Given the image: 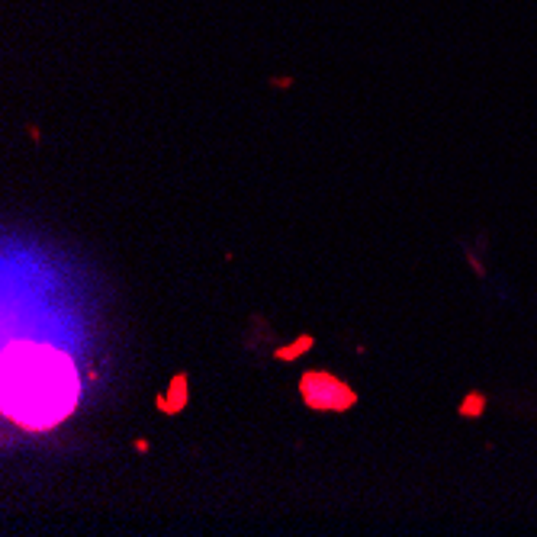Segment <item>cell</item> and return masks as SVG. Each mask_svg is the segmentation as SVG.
Masks as SVG:
<instances>
[{
    "instance_id": "1",
    "label": "cell",
    "mask_w": 537,
    "mask_h": 537,
    "mask_svg": "<svg viewBox=\"0 0 537 537\" xmlns=\"http://www.w3.org/2000/svg\"><path fill=\"white\" fill-rule=\"evenodd\" d=\"M0 409L26 431H49L77 409L81 377L65 351L42 341H7L0 361Z\"/></svg>"
}]
</instances>
